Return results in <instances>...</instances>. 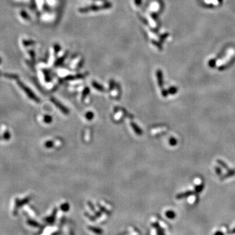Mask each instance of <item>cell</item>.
Wrapping results in <instances>:
<instances>
[{"mask_svg":"<svg viewBox=\"0 0 235 235\" xmlns=\"http://www.w3.org/2000/svg\"><path fill=\"white\" fill-rule=\"evenodd\" d=\"M215 235H224V234H223L222 232H217L215 234Z\"/></svg>","mask_w":235,"mask_h":235,"instance_id":"8","label":"cell"},{"mask_svg":"<svg viewBox=\"0 0 235 235\" xmlns=\"http://www.w3.org/2000/svg\"><path fill=\"white\" fill-rule=\"evenodd\" d=\"M166 215H167V216L168 218H170V219H172V218H174L175 217V213L174 212H172V211H168L167 213H166Z\"/></svg>","mask_w":235,"mask_h":235,"instance_id":"4","label":"cell"},{"mask_svg":"<svg viewBox=\"0 0 235 235\" xmlns=\"http://www.w3.org/2000/svg\"><path fill=\"white\" fill-rule=\"evenodd\" d=\"M191 193H192V191H187V192H186V193L179 194L178 195H177V198L178 199H182V198L186 197L189 196V195H191Z\"/></svg>","mask_w":235,"mask_h":235,"instance_id":"2","label":"cell"},{"mask_svg":"<svg viewBox=\"0 0 235 235\" xmlns=\"http://www.w3.org/2000/svg\"><path fill=\"white\" fill-rule=\"evenodd\" d=\"M132 127L133 128V129L135 130V131L137 133L138 135H141L142 133V131H141V129H139V128L137 127V125H135V123H132Z\"/></svg>","mask_w":235,"mask_h":235,"instance_id":"3","label":"cell"},{"mask_svg":"<svg viewBox=\"0 0 235 235\" xmlns=\"http://www.w3.org/2000/svg\"><path fill=\"white\" fill-rule=\"evenodd\" d=\"M218 163H219L220 165H222L223 166V167H224V168H227V167H227V166L226 165V164H225H225H224V163H223L222 161H218Z\"/></svg>","mask_w":235,"mask_h":235,"instance_id":"7","label":"cell"},{"mask_svg":"<svg viewBox=\"0 0 235 235\" xmlns=\"http://www.w3.org/2000/svg\"><path fill=\"white\" fill-rule=\"evenodd\" d=\"M86 117H87V118L88 119H89V120H91L92 118H93V114H92L91 113V112H89V113H88L87 114V115H86Z\"/></svg>","mask_w":235,"mask_h":235,"instance_id":"6","label":"cell"},{"mask_svg":"<svg viewBox=\"0 0 235 235\" xmlns=\"http://www.w3.org/2000/svg\"><path fill=\"white\" fill-rule=\"evenodd\" d=\"M232 232H233V233H234V232H235V229L233 230V231H232Z\"/></svg>","mask_w":235,"mask_h":235,"instance_id":"10","label":"cell"},{"mask_svg":"<svg viewBox=\"0 0 235 235\" xmlns=\"http://www.w3.org/2000/svg\"><path fill=\"white\" fill-rule=\"evenodd\" d=\"M52 101L54 102V103L56 104V105L57 107H58L59 108H60V110H61V111H62V112H63L64 113H67V112H68V110H67V109H66V108L64 107V106H63V105H61V104L60 103H59V102L56 101L55 100H54V99H52Z\"/></svg>","mask_w":235,"mask_h":235,"instance_id":"1","label":"cell"},{"mask_svg":"<svg viewBox=\"0 0 235 235\" xmlns=\"http://www.w3.org/2000/svg\"><path fill=\"white\" fill-rule=\"evenodd\" d=\"M215 170H216V171L217 172V174H220V172H221V170H220V169H218V168H215Z\"/></svg>","mask_w":235,"mask_h":235,"instance_id":"9","label":"cell"},{"mask_svg":"<svg viewBox=\"0 0 235 235\" xmlns=\"http://www.w3.org/2000/svg\"><path fill=\"white\" fill-rule=\"evenodd\" d=\"M93 86H94V87H96V88H97V90H103V88H102V86H101L100 85L97 84V83H96V82H94V83H93Z\"/></svg>","mask_w":235,"mask_h":235,"instance_id":"5","label":"cell"}]
</instances>
